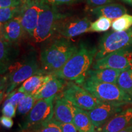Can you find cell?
Masks as SVG:
<instances>
[{"instance_id": "cell-1", "label": "cell", "mask_w": 132, "mask_h": 132, "mask_svg": "<svg viewBox=\"0 0 132 132\" xmlns=\"http://www.w3.org/2000/svg\"><path fill=\"white\" fill-rule=\"evenodd\" d=\"M97 50L96 47L80 43L77 50L65 65L52 75L81 86L93 64Z\"/></svg>"}, {"instance_id": "cell-2", "label": "cell", "mask_w": 132, "mask_h": 132, "mask_svg": "<svg viewBox=\"0 0 132 132\" xmlns=\"http://www.w3.org/2000/svg\"><path fill=\"white\" fill-rule=\"evenodd\" d=\"M1 79V99L14 90L20 84L31 77L45 75L39 65L35 53H31L24 58L14 62Z\"/></svg>"}, {"instance_id": "cell-3", "label": "cell", "mask_w": 132, "mask_h": 132, "mask_svg": "<svg viewBox=\"0 0 132 132\" xmlns=\"http://www.w3.org/2000/svg\"><path fill=\"white\" fill-rule=\"evenodd\" d=\"M69 39H56L40 54V67L44 74H52L61 69L78 49Z\"/></svg>"}, {"instance_id": "cell-4", "label": "cell", "mask_w": 132, "mask_h": 132, "mask_svg": "<svg viewBox=\"0 0 132 132\" xmlns=\"http://www.w3.org/2000/svg\"><path fill=\"white\" fill-rule=\"evenodd\" d=\"M81 86L103 102L125 105L132 103V96L117 84L100 82L86 79Z\"/></svg>"}, {"instance_id": "cell-5", "label": "cell", "mask_w": 132, "mask_h": 132, "mask_svg": "<svg viewBox=\"0 0 132 132\" xmlns=\"http://www.w3.org/2000/svg\"><path fill=\"white\" fill-rule=\"evenodd\" d=\"M61 12L57 6L45 4L33 36L36 42H45L56 32L60 21L69 16Z\"/></svg>"}, {"instance_id": "cell-6", "label": "cell", "mask_w": 132, "mask_h": 132, "mask_svg": "<svg viewBox=\"0 0 132 132\" xmlns=\"http://www.w3.org/2000/svg\"><path fill=\"white\" fill-rule=\"evenodd\" d=\"M132 45V27L126 31H114L103 35L100 39L95 61L103 58L112 52Z\"/></svg>"}, {"instance_id": "cell-7", "label": "cell", "mask_w": 132, "mask_h": 132, "mask_svg": "<svg viewBox=\"0 0 132 132\" xmlns=\"http://www.w3.org/2000/svg\"><path fill=\"white\" fill-rule=\"evenodd\" d=\"M56 96L36 101L31 111L21 122V130H24L34 125L52 120L54 116V104Z\"/></svg>"}, {"instance_id": "cell-8", "label": "cell", "mask_w": 132, "mask_h": 132, "mask_svg": "<svg viewBox=\"0 0 132 132\" xmlns=\"http://www.w3.org/2000/svg\"><path fill=\"white\" fill-rule=\"evenodd\" d=\"M62 94L75 107L86 111L93 110L103 102L80 85L73 81L67 82Z\"/></svg>"}, {"instance_id": "cell-9", "label": "cell", "mask_w": 132, "mask_h": 132, "mask_svg": "<svg viewBox=\"0 0 132 132\" xmlns=\"http://www.w3.org/2000/svg\"><path fill=\"white\" fill-rule=\"evenodd\" d=\"M92 69H113L120 70L132 69V48L130 47L119 50L95 61Z\"/></svg>"}, {"instance_id": "cell-10", "label": "cell", "mask_w": 132, "mask_h": 132, "mask_svg": "<svg viewBox=\"0 0 132 132\" xmlns=\"http://www.w3.org/2000/svg\"><path fill=\"white\" fill-rule=\"evenodd\" d=\"M92 22L87 17H78L69 15L60 21L57 26L56 32L61 37L66 39L80 36L88 32Z\"/></svg>"}, {"instance_id": "cell-11", "label": "cell", "mask_w": 132, "mask_h": 132, "mask_svg": "<svg viewBox=\"0 0 132 132\" xmlns=\"http://www.w3.org/2000/svg\"><path fill=\"white\" fill-rule=\"evenodd\" d=\"M22 5L23 10L19 15L21 24L24 32L33 37L37 26L39 16L45 6V3L39 0L28 4Z\"/></svg>"}, {"instance_id": "cell-12", "label": "cell", "mask_w": 132, "mask_h": 132, "mask_svg": "<svg viewBox=\"0 0 132 132\" xmlns=\"http://www.w3.org/2000/svg\"><path fill=\"white\" fill-rule=\"evenodd\" d=\"M122 106L119 104L102 102L93 110L87 111V113L95 128L100 129L113 116L122 111Z\"/></svg>"}, {"instance_id": "cell-13", "label": "cell", "mask_w": 132, "mask_h": 132, "mask_svg": "<svg viewBox=\"0 0 132 132\" xmlns=\"http://www.w3.org/2000/svg\"><path fill=\"white\" fill-rule=\"evenodd\" d=\"M76 108L62 94L57 95L54 100V118L61 123H73Z\"/></svg>"}, {"instance_id": "cell-14", "label": "cell", "mask_w": 132, "mask_h": 132, "mask_svg": "<svg viewBox=\"0 0 132 132\" xmlns=\"http://www.w3.org/2000/svg\"><path fill=\"white\" fill-rule=\"evenodd\" d=\"M132 125V108L120 112L99 129V132H119Z\"/></svg>"}, {"instance_id": "cell-15", "label": "cell", "mask_w": 132, "mask_h": 132, "mask_svg": "<svg viewBox=\"0 0 132 132\" xmlns=\"http://www.w3.org/2000/svg\"><path fill=\"white\" fill-rule=\"evenodd\" d=\"M66 84L67 82L65 80L52 75V78L40 89L39 91L34 95V98L36 101H37L41 99L56 96L62 93Z\"/></svg>"}, {"instance_id": "cell-16", "label": "cell", "mask_w": 132, "mask_h": 132, "mask_svg": "<svg viewBox=\"0 0 132 132\" xmlns=\"http://www.w3.org/2000/svg\"><path fill=\"white\" fill-rule=\"evenodd\" d=\"M24 31L19 15L1 26V36L11 44L19 41Z\"/></svg>"}, {"instance_id": "cell-17", "label": "cell", "mask_w": 132, "mask_h": 132, "mask_svg": "<svg viewBox=\"0 0 132 132\" xmlns=\"http://www.w3.org/2000/svg\"><path fill=\"white\" fill-rule=\"evenodd\" d=\"M18 50L12 47V44L6 41L1 36L0 40V68L1 74L4 75L7 69L15 62L17 57Z\"/></svg>"}, {"instance_id": "cell-18", "label": "cell", "mask_w": 132, "mask_h": 132, "mask_svg": "<svg viewBox=\"0 0 132 132\" xmlns=\"http://www.w3.org/2000/svg\"><path fill=\"white\" fill-rule=\"evenodd\" d=\"M52 77V74L32 76L21 84L18 90L27 95H34L40 90Z\"/></svg>"}, {"instance_id": "cell-19", "label": "cell", "mask_w": 132, "mask_h": 132, "mask_svg": "<svg viewBox=\"0 0 132 132\" xmlns=\"http://www.w3.org/2000/svg\"><path fill=\"white\" fill-rule=\"evenodd\" d=\"M122 70L113 69H92L88 71L86 79L100 82L117 84Z\"/></svg>"}, {"instance_id": "cell-20", "label": "cell", "mask_w": 132, "mask_h": 132, "mask_svg": "<svg viewBox=\"0 0 132 132\" xmlns=\"http://www.w3.org/2000/svg\"><path fill=\"white\" fill-rule=\"evenodd\" d=\"M90 12L94 15L100 17L105 16L109 19L116 20L126 14L127 9L119 4H108L104 6L94 7Z\"/></svg>"}, {"instance_id": "cell-21", "label": "cell", "mask_w": 132, "mask_h": 132, "mask_svg": "<svg viewBox=\"0 0 132 132\" xmlns=\"http://www.w3.org/2000/svg\"><path fill=\"white\" fill-rule=\"evenodd\" d=\"M73 123L79 132H96L95 125L86 110L76 108Z\"/></svg>"}, {"instance_id": "cell-22", "label": "cell", "mask_w": 132, "mask_h": 132, "mask_svg": "<svg viewBox=\"0 0 132 132\" xmlns=\"http://www.w3.org/2000/svg\"><path fill=\"white\" fill-rule=\"evenodd\" d=\"M21 131L23 132H62L59 122L54 118L50 121L34 125Z\"/></svg>"}, {"instance_id": "cell-23", "label": "cell", "mask_w": 132, "mask_h": 132, "mask_svg": "<svg viewBox=\"0 0 132 132\" xmlns=\"http://www.w3.org/2000/svg\"><path fill=\"white\" fill-rule=\"evenodd\" d=\"M23 10V5L5 8H0V23L4 24L16 16L20 15Z\"/></svg>"}, {"instance_id": "cell-24", "label": "cell", "mask_w": 132, "mask_h": 132, "mask_svg": "<svg viewBox=\"0 0 132 132\" xmlns=\"http://www.w3.org/2000/svg\"><path fill=\"white\" fill-rule=\"evenodd\" d=\"M117 85L120 88L132 96V69L121 72L118 78Z\"/></svg>"}, {"instance_id": "cell-25", "label": "cell", "mask_w": 132, "mask_h": 132, "mask_svg": "<svg viewBox=\"0 0 132 132\" xmlns=\"http://www.w3.org/2000/svg\"><path fill=\"white\" fill-rule=\"evenodd\" d=\"M112 29L114 31H126L132 27V15L125 14L112 22Z\"/></svg>"}, {"instance_id": "cell-26", "label": "cell", "mask_w": 132, "mask_h": 132, "mask_svg": "<svg viewBox=\"0 0 132 132\" xmlns=\"http://www.w3.org/2000/svg\"><path fill=\"white\" fill-rule=\"evenodd\" d=\"M36 100L34 95H27L24 97L16 106V112L19 115H26L34 106Z\"/></svg>"}, {"instance_id": "cell-27", "label": "cell", "mask_w": 132, "mask_h": 132, "mask_svg": "<svg viewBox=\"0 0 132 132\" xmlns=\"http://www.w3.org/2000/svg\"><path fill=\"white\" fill-rule=\"evenodd\" d=\"M112 26L111 19L105 16H100L92 22L89 29V32H105L108 31Z\"/></svg>"}, {"instance_id": "cell-28", "label": "cell", "mask_w": 132, "mask_h": 132, "mask_svg": "<svg viewBox=\"0 0 132 132\" xmlns=\"http://www.w3.org/2000/svg\"><path fill=\"white\" fill-rule=\"evenodd\" d=\"M26 95V94L19 92V90H14L7 95L6 100H5V101L9 102V103L14 105L15 106H16L19 102H20Z\"/></svg>"}, {"instance_id": "cell-29", "label": "cell", "mask_w": 132, "mask_h": 132, "mask_svg": "<svg viewBox=\"0 0 132 132\" xmlns=\"http://www.w3.org/2000/svg\"><path fill=\"white\" fill-rule=\"evenodd\" d=\"M16 106H15L12 103L6 101L3 103L2 108V113L4 116L9 118H14L16 114Z\"/></svg>"}, {"instance_id": "cell-30", "label": "cell", "mask_w": 132, "mask_h": 132, "mask_svg": "<svg viewBox=\"0 0 132 132\" xmlns=\"http://www.w3.org/2000/svg\"><path fill=\"white\" fill-rule=\"evenodd\" d=\"M45 4L51 6H61V5H69L77 3L83 0H41Z\"/></svg>"}, {"instance_id": "cell-31", "label": "cell", "mask_w": 132, "mask_h": 132, "mask_svg": "<svg viewBox=\"0 0 132 132\" xmlns=\"http://www.w3.org/2000/svg\"><path fill=\"white\" fill-rule=\"evenodd\" d=\"M20 5V0H0V8L14 7Z\"/></svg>"}, {"instance_id": "cell-32", "label": "cell", "mask_w": 132, "mask_h": 132, "mask_svg": "<svg viewBox=\"0 0 132 132\" xmlns=\"http://www.w3.org/2000/svg\"><path fill=\"white\" fill-rule=\"evenodd\" d=\"M87 4L91 7H96L98 6H104L108 4H111L113 0H86Z\"/></svg>"}, {"instance_id": "cell-33", "label": "cell", "mask_w": 132, "mask_h": 132, "mask_svg": "<svg viewBox=\"0 0 132 132\" xmlns=\"http://www.w3.org/2000/svg\"><path fill=\"white\" fill-rule=\"evenodd\" d=\"M59 124L61 127L62 132H79L73 123L59 122Z\"/></svg>"}, {"instance_id": "cell-34", "label": "cell", "mask_w": 132, "mask_h": 132, "mask_svg": "<svg viewBox=\"0 0 132 132\" xmlns=\"http://www.w3.org/2000/svg\"><path fill=\"white\" fill-rule=\"evenodd\" d=\"M0 122L3 127L7 128V129L11 128L14 125V121L12 119L4 115L2 116L0 118Z\"/></svg>"}, {"instance_id": "cell-35", "label": "cell", "mask_w": 132, "mask_h": 132, "mask_svg": "<svg viewBox=\"0 0 132 132\" xmlns=\"http://www.w3.org/2000/svg\"><path fill=\"white\" fill-rule=\"evenodd\" d=\"M39 1V0H20L21 4H28L34 1Z\"/></svg>"}, {"instance_id": "cell-36", "label": "cell", "mask_w": 132, "mask_h": 132, "mask_svg": "<svg viewBox=\"0 0 132 132\" xmlns=\"http://www.w3.org/2000/svg\"><path fill=\"white\" fill-rule=\"evenodd\" d=\"M119 132H132V125L128 127L125 128V129L121 130V131Z\"/></svg>"}, {"instance_id": "cell-37", "label": "cell", "mask_w": 132, "mask_h": 132, "mask_svg": "<svg viewBox=\"0 0 132 132\" xmlns=\"http://www.w3.org/2000/svg\"><path fill=\"white\" fill-rule=\"evenodd\" d=\"M123 2L128 3L130 5H132V0H122Z\"/></svg>"}, {"instance_id": "cell-38", "label": "cell", "mask_w": 132, "mask_h": 132, "mask_svg": "<svg viewBox=\"0 0 132 132\" xmlns=\"http://www.w3.org/2000/svg\"><path fill=\"white\" fill-rule=\"evenodd\" d=\"M20 132H23V131H21H21Z\"/></svg>"}]
</instances>
